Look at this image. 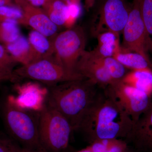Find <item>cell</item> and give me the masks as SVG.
<instances>
[{
    "instance_id": "6da1fadb",
    "label": "cell",
    "mask_w": 152,
    "mask_h": 152,
    "mask_svg": "<svg viewBox=\"0 0 152 152\" xmlns=\"http://www.w3.org/2000/svg\"><path fill=\"white\" fill-rule=\"evenodd\" d=\"M134 125L126 112L104 91L96 95L78 130L83 132L91 143L100 140H125Z\"/></svg>"
},
{
    "instance_id": "7a4b0ae2",
    "label": "cell",
    "mask_w": 152,
    "mask_h": 152,
    "mask_svg": "<svg viewBox=\"0 0 152 152\" xmlns=\"http://www.w3.org/2000/svg\"><path fill=\"white\" fill-rule=\"evenodd\" d=\"M97 86L84 79L48 87L47 104L65 117L73 132L78 130L83 117L98 93Z\"/></svg>"
},
{
    "instance_id": "3957f363",
    "label": "cell",
    "mask_w": 152,
    "mask_h": 152,
    "mask_svg": "<svg viewBox=\"0 0 152 152\" xmlns=\"http://www.w3.org/2000/svg\"><path fill=\"white\" fill-rule=\"evenodd\" d=\"M3 105V116L6 127L20 146L32 151L45 150L39 137L40 113L19 108L7 100Z\"/></svg>"
},
{
    "instance_id": "277c9868",
    "label": "cell",
    "mask_w": 152,
    "mask_h": 152,
    "mask_svg": "<svg viewBox=\"0 0 152 152\" xmlns=\"http://www.w3.org/2000/svg\"><path fill=\"white\" fill-rule=\"evenodd\" d=\"M39 130L41 146L47 151L61 152L69 148L73 132L70 124L62 114L47 103L40 113Z\"/></svg>"
},
{
    "instance_id": "5b68a950",
    "label": "cell",
    "mask_w": 152,
    "mask_h": 152,
    "mask_svg": "<svg viewBox=\"0 0 152 152\" xmlns=\"http://www.w3.org/2000/svg\"><path fill=\"white\" fill-rule=\"evenodd\" d=\"M52 40L55 60L68 71L77 73L76 65L86 50V36L83 28L80 26H74L57 34Z\"/></svg>"
},
{
    "instance_id": "8992f818",
    "label": "cell",
    "mask_w": 152,
    "mask_h": 152,
    "mask_svg": "<svg viewBox=\"0 0 152 152\" xmlns=\"http://www.w3.org/2000/svg\"><path fill=\"white\" fill-rule=\"evenodd\" d=\"M15 75L20 78L31 79L51 86L75 80L86 79L77 73L66 69L55 60L54 57L36 60L14 70Z\"/></svg>"
},
{
    "instance_id": "52a82bcc",
    "label": "cell",
    "mask_w": 152,
    "mask_h": 152,
    "mask_svg": "<svg viewBox=\"0 0 152 152\" xmlns=\"http://www.w3.org/2000/svg\"><path fill=\"white\" fill-rule=\"evenodd\" d=\"M132 120L134 124L148 108L152 97L145 92L126 84L121 80L113 82L104 88Z\"/></svg>"
},
{
    "instance_id": "ba28073f",
    "label": "cell",
    "mask_w": 152,
    "mask_h": 152,
    "mask_svg": "<svg viewBox=\"0 0 152 152\" xmlns=\"http://www.w3.org/2000/svg\"><path fill=\"white\" fill-rule=\"evenodd\" d=\"M130 10L124 0H105L91 23V34L97 37L102 33L111 32L119 38Z\"/></svg>"
},
{
    "instance_id": "9c48e42d",
    "label": "cell",
    "mask_w": 152,
    "mask_h": 152,
    "mask_svg": "<svg viewBox=\"0 0 152 152\" xmlns=\"http://www.w3.org/2000/svg\"><path fill=\"white\" fill-rule=\"evenodd\" d=\"M122 33V51L137 53L151 63L147 52L152 44L142 18L140 0L133 1L127 21Z\"/></svg>"
},
{
    "instance_id": "30bf717a",
    "label": "cell",
    "mask_w": 152,
    "mask_h": 152,
    "mask_svg": "<svg viewBox=\"0 0 152 152\" xmlns=\"http://www.w3.org/2000/svg\"><path fill=\"white\" fill-rule=\"evenodd\" d=\"M15 89L17 96L9 95L7 100L19 108L40 113L46 104L48 88L35 83L28 82L17 85Z\"/></svg>"
},
{
    "instance_id": "8fae6325",
    "label": "cell",
    "mask_w": 152,
    "mask_h": 152,
    "mask_svg": "<svg viewBox=\"0 0 152 152\" xmlns=\"http://www.w3.org/2000/svg\"><path fill=\"white\" fill-rule=\"evenodd\" d=\"M125 141L136 152H152V97L148 108L134 124Z\"/></svg>"
},
{
    "instance_id": "7c38bea8",
    "label": "cell",
    "mask_w": 152,
    "mask_h": 152,
    "mask_svg": "<svg viewBox=\"0 0 152 152\" xmlns=\"http://www.w3.org/2000/svg\"><path fill=\"white\" fill-rule=\"evenodd\" d=\"M75 70L85 78L104 88L115 81L92 51L83 52L77 63Z\"/></svg>"
},
{
    "instance_id": "4fadbf2b",
    "label": "cell",
    "mask_w": 152,
    "mask_h": 152,
    "mask_svg": "<svg viewBox=\"0 0 152 152\" xmlns=\"http://www.w3.org/2000/svg\"><path fill=\"white\" fill-rule=\"evenodd\" d=\"M13 1L23 11L24 25L29 26L51 40L58 34V27L50 20L42 9L30 5L23 0Z\"/></svg>"
},
{
    "instance_id": "5bb4252c",
    "label": "cell",
    "mask_w": 152,
    "mask_h": 152,
    "mask_svg": "<svg viewBox=\"0 0 152 152\" xmlns=\"http://www.w3.org/2000/svg\"><path fill=\"white\" fill-rule=\"evenodd\" d=\"M4 47L15 61L22 66L28 64L39 59L28 38L23 35L13 42Z\"/></svg>"
},
{
    "instance_id": "9a60e30c",
    "label": "cell",
    "mask_w": 152,
    "mask_h": 152,
    "mask_svg": "<svg viewBox=\"0 0 152 152\" xmlns=\"http://www.w3.org/2000/svg\"><path fill=\"white\" fill-rule=\"evenodd\" d=\"M96 38L98 39L97 46L92 51L98 57H113L117 52L121 50L119 38L111 32L102 33Z\"/></svg>"
},
{
    "instance_id": "2e32d148",
    "label": "cell",
    "mask_w": 152,
    "mask_h": 152,
    "mask_svg": "<svg viewBox=\"0 0 152 152\" xmlns=\"http://www.w3.org/2000/svg\"><path fill=\"white\" fill-rule=\"evenodd\" d=\"M123 83L145 92L152 96V71H132L121 79Z\"/></svg>"
},
{
    "instance_id": "e0dca14e",
    "label": "cell",
    "mask_w": 152,
    "mask_h": 152,
    "mask_svg": "<svg viewBox=\"0 0 152 152\" xmlns=\"http://www.w3.org/2000/svg\"><path fill=\"white\" fill-rule=\"evenodd\" d=\"M121 50L117 52L113 57L125 68L132 71L151 70V63L142 55L134 52H124Z\"/></svg>"
},
{
    "instance_id": "ac0fdd59",
    "label": "cell",
    "mask_w": 152,
    "mask_h": 152,
    "mask_svg": "<svg viewBox=\"0 0 152 152\" xmlns=\"http://www.w3.org/2000/svg\"><path fill=\"white\" fill-rule=\"evenodd\" d=\"M28 38L39 59L54 57V51L52 40L34 30L30 32Z\"/></svg>"
},
{
    "instance_id": "d6986e66",
    "label": "cell",
    "mask_w": 152,
    "mask_h": 152,
    "mask_svg": "<svg viewBox=\"0 0 152 152\" xmlns=\"http://www.w3.org/2000/svg\"><path fill=\"white\" fill-rule=\"evenodd\" d=\"M42 9L55 24L65 26L68 15L66 3L61 0H48Z\"/></svg>"
},
{
    "instance_id": "ffe728a7",
    "label": "cell",
    "mask_w": 152,
    "mask_h": 152,
    "mask_svg": "<svg viewBox=\"0 0 152 152\" xmlns=\"http://www.w3.org/2000/svg\"><path fill=\"white\" fill-rule=\"evenodd\" d=\"M19 25L14 22L0 23V43L5 46L18 39L22 35Z\"/></svg>"
},
{
    "instance_id": "44dd1931",
    "label": "cell",
    "mask_w": 152,
    "mask_h": 152,
    "mask_svg": "<svg viewBox=\"0 0 152 152\" xmlns=\"http://www.w3.org/2000/svg\"><path fill=\"white\" fill-rule=\"evenodd\" d=\"M97 57L114 80H121L126 75V68L113 57L101 58Z\"/></svg>"
},
{
    "instance_id": "7402d4cb",
    "label": "cell",
    "mask_w": 152,
    "mask_h": 152,
    "mask_svg": "<svg viewBox=\"0 0 152 152\" xmlns=\"http://www.w3.org/2000/svg\"><path fill=\"white\" fill-rule=\"evenodd\" d=\"M4 21L16 22L24 25L23 11L18 6L0 7V23Z\"/></svg>"
},
{
    "instance_id": "603a6c76",
    "label": "cell",
    "mask_w": 152,
    "mask_h": 152,
    "mask_svg": "<svg viewBox=\"0 0 152 152\" xmlns=\"http://www.w3.org/2000/svg\"><path fill=\"white\" fill-rule=\"evenodd\" d=\"M142 18L152 44V0H140Z\"/></svg>"
},
{
    "instance_id": "cb8c5ba5",
    "label": "cell",
    "mask_w": 152,
    "mask_h": 152,
    "mask_svg": "<svg viewBox=\"0 0 152 152\" xmlns=\"http://www.w3.org/2000/svg\"><path fill=\"white\" fill-rule=\"evenodd\" d=\"M68 7V19L65 26L67 28L72 27L76 20L80 17L81 9L78 1L67 3Z\"/></svg>"
},
{
    "instance_id": "d4e9b609",
    "label": "cell",
    "mask_w": 152,
    "mask_h": 152,
    "mask_svg": "<svg viewBox=\"0 0 152 152\" xmlns=\"http://www.w3.org/2000/svg\"><path fill=\"white\" fill-rule=\"evenodd\" d=\"M18 64L9 54L4 46L0 43V67L6 70L13 72L14 68Z\"/></svg>"
},
{
    "instance_id": "484cf974",
    "label": "cell",
    "mask_w": 152,
    "mask_h": 152,
    "mask_svg": "<svg viewBox=\"0 0 152 152\" xmlns=\"http://www.w3.org/2000/svg\"><path fill=\"white\" fill-rule=\"evenodd\" d=\"M4 141L5 142L6 145L8 147L9 149L11 152H50L47 151L45 150H40V151H32L26 149L22 148L17 143L15 142L12 140L9 139H3ZM58 152H73L69 150V148L66 150Z\"/></svg>"
},
{
    "instance_id": "4316f807",
    "label": "cell",
    "mask_w": 152,
    "mask_h": 152,
    "mask_svg": "<svg viewBox=\"0 0 152 152\" xmlns=\"http://www.w3.org/2000/svg\"><path fill=\"white\" fill-rule=\"evenodd\" d=\"M21 78L14 74L13 72L6 70L0 67V82L10 81L17 82L20 81Z\"/></svg>"
},
{
    "instance_id": "83f0119b",
    "label": "cell",
    "mask_w": 152,
    "mask_h": 152,
    "mask_svg": "<svg viewBox=\"0 0 152 152\" xmlns=\"http://www.w3.org/2000/svg\"><path fill=\"white\" fill-rule=\"evenodd\" d=\"M24 1L30 5L36 7L42 8L48 0H23Z\"/></svg>"
},
{
    "instance_id": "f1b7e54d",
    "label": "cell",
    "mask_w": 152,
    "mask_h": 152,
    "mask_svg": "<svg viewBox=\"0 0 152 152\" xmlns=\"http://www.w3.org/2000/svg\"><path fill=\"white\" fill-rule=\"evenodd\" d=\"M0 152H11L3 139H0Z\"/></svg>"
},
{
    "instance_id": "f546056e",
    "label": "cell",
    "mask_w": 152,
    "mask_h": 152,
    "mask_svg": "<svg viewBox=\"0 0 152 152\" xmlns=\"http://www.w3.org/2000/svg\"><path fill=\"white\" fill-rule=\"evenodd\" d=\"M3 6H17L13 0H0V7Z\"/></svg>"
},
{
    "instance_id": "4dcf8cb0",
    "label": "cell",
    "mask_w": 152,
    "mask_h": 152,
    "mask_svg": "<svg viewBox=\"0 0 152 152\" xmlns=\"http://www.w3.org/2000/svg\"><path fill=\"white\" fill-rule=\"evenodd\" d=\"M96 0H85V7L87 10L91 8L94 4Z\"/></svg>"
},
{
    "instance_id": "1f68e13d",
    "label": "cell",
    "mask_w": 152,
    "mask_h": 152,
    "mask_svg": "<svg viewBox=\"0 0 152 152\" xmlns=\"http://www.w3.org/2000/svg\"><path fill=\"white\" fill-rule=\"evenodd\" d=\"M61 1L64 2L65 3H66V4L69 2H70L78 1V0H61Z\"/></svg>"
},
{
    "instance_id": "d6a6232c",
    "label": "cell",
    "mask_w": 152,
    "mask_h": 152,
    "mask_svg": "<svg viewBox=\"0 0 152 152\" xmlns=\"http://www.w3.org/2000/svg\"><path fill=\"white\" fill-rule=\"evenodd\" d=\"M127 152H136L135 151H134V150L132 148H129V150L127 151Z\"/></svg>"
}]
</instances>
